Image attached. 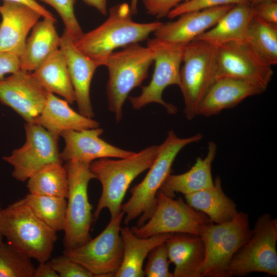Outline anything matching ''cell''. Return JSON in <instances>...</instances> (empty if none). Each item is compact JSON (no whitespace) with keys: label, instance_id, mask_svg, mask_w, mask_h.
I'll use <instances>...</instances> for the list:
<instances>
[{"label":"cell","instance_id":"6da1fadb","mask_svg":"<svg viewBox=\"0 0 277 277\" xmlns=\"http://www.w3.org/2000/svg\"><path fill=\"white\" fill-rule=\"evenodd\" d=\"M132 16L128 3L112 6L104 22L73 42L75 47L100 67L116 49L148 39L162 24L137 23Z\"/></svg>","mask_w":277,"mask_h":277},{"label":"cell","instance_id":"7a4b0ae2","mask_svg":"<svg viewBox=\"0 0 277 277\" xmlns=\"http://www.w3.org/2000/svg\"><path fill=\"white\" fill-rule=\"evenodd\" d=\"M159 149V146L152 145L126 158H103L91 163L90 170L101 183L102 188L93 214L94 221L105 208L109 210L110 218L115 217L121 212L122 203L130 184L150 167Z\"/></svg>","mask_w":277,"mask_h":277},{"label":"cell","instance_id":"3957f363","mask_svg":"<svg viewBox=\"0 0 277 277\" xmlns=\"http://www.w3.org/2000/svg\"><path fill=\"white\" fill-rule=\"evenodd\" d=\"M203 135L197 133L186 138L178 137L173 130L169 131L144 179L130 190L131 197L122 205L125 225L140 216L136 226L144 225L153 214L157 204L156 194L170 174L171 167L179 152L186 146L199 142Z\"/></svg>","mask_w":277,"mask_h":277},{"label":"cell","instance_id":"277c9868","mask_svg":"<svg viewBox=\"0 0 277 277\" xmlns=\"http://www.w3.org/2000/svg\"><path fill=\"white\" fill-rule=\"evenodd\" d=\"M0 232L7 242L38 263L50 259L57 236L34 213L24 198L2 209Z\"/></svg>","mask_w":277,"mask_h":277},{"label":"cell","instance_id":"5b68a950","mask_svg":"<svg viewBox=\"0 0 277 277\" xmlns=\"http://www.w3.org/2000/svg\"><path fill=\"white\" fill-rule=\"evenodd\" d=\"M154 60L153 50L138 43L127 46L112 53L102 66L108 68L106 93L109 110L116 122L123 118V107L130 91L140 86L147 77Z\"/></svg>","mask_w":277,"mask_h":277},{"label":"cell","instance_id":"8992f818","mask_svg":"<svg viewBox=\"0 0 277 277\" xmlns=\"http://www.w3.org/2000/svg\"><path fill=\"white\" fill-rule=\"evenodd\" d=\"M252 234L248 215L243 212L227 222L206 225L200 235L205 247L201 277L229 276L231 260Z\"/></svg>","mask_w":277,"mask_h":277},{"label":"cell","instance_id":"52a82bcc","mask_svg":"<svg viewBox=\"0 0 277 277\" xmlns=\"http://www.w3.org/2000/svg\"><path fill=\"white\" fill-rule=\"evenodd\" d=\"M216 50V46L199 39L184 46L179 87L189 120L197 115L202 100L217 77Z\"/></svg>","mask_w":277,"mask_h":277},{"label":"cell","instance_id":"ba28073f","mask_svg":"<svg viewBox=\"0 0 277 277\" xmlns=\"http://www.w3.org/2000/svg\"><path fill=\"white\" fill-rule=\"evenodd\" d=\"M89 164L80 162H67L66 167L68 193L64 245L65 249L78 247L91 239L90 233L93 221L92 206L88 188L90 181L95 179Z\"/></svg>","mask_w":277,"mask_h":277},{"label":"cell","instance_id":"9c48e42d","mask_svg":"<svg viewBox=\"0 0 277 277\" xmlns=\"http://www.w3.org/2000/svg\"><path fill=\"white\" fill-rule=\"evenodd\" d=\"M125 215L121 212L110 220L95 238L83 245L63 251L71 260L81 265L93 276H115L123 260V243L120 234L121 225Z\"/></svg>","mask_w":277,"mask_h":277},{"label":"cell","instance_id":"30bf717a","mask_svg":"<svg viewBox=\"0 0 277 277\" xmlns=\"http://www.w3.org/2000/svg\"><path fill=\"white\" fill-rule=\"evenodd\" d=\"M147 46L154 53L153 73L150 83L142 87L138 96H129L130 102L134 110H140L150 103H157L164 107L168 113L175 114L176 107L166 103L162 94L167 87L180 85L185 46L167 43L154 37L148 39Z\"/></svg>","mask_w":277,"mask_h":277},{"label":"cell","instance_id":"8fae6325","mask_svg":"<svg viewBox=\"0 0 277 277\" xmlns=\"http://www.w3.org/2000/svg\"><path fill=\"white\" fill-rule=\"evenodd\" d=\"M277 220L264 214L256 221L252 234L231 260L229 276L263 272L277 275Z\"/></svg>","mask_w":277,"mask_h":277},{"label":"cell","instance_id":"7c38bea8","mask_svg":"<svg viewBox=\"0 0 277 277\" xmlns=\"http://www.w3.org/2000/svg\"><path fill=\"white\" fill-rule=\"evenodd\" d=\"M157 204L151 217L142 226L131 229L137 237L147 238L164 233H186L200 236L204 227L211 222L181 198L173 200L161 191L156 194Z\"/></svg>","mask_w":277,"mask_h":277},{"label":"cell","instance_id":"4fadbf2b","mask_svg":"<svg viewBox=\"0 0 277 277\" xmlns=\"http://www.w3.org/2000/svg\"><path fill=\"white\" fill-rule=\"evenodd\" d=\"M25 128L24 144L3 157V160L13 167V177L23 182L45 166L63 162L58 149L60 136L35 123H26Z\"/></svg>","mask_w":277,"mask_h":277},{"label":"cell","instance_id":"5bb4252c","mask_svg":"<svg viewBox=\"0 0 277 277\" xmlns=\"http://www.w3.org/2000/svg\"><path fill=\"white\" fill-rule=\"evenodd\" d=\"M217 77H231L251 82L265 91L273 74L272 66L245 41L216 46Z\"/></svg>","mask_w":277,"mask_h":277},{"label":"cell","instance_id":"9a60e30c","mask_svg":"<svg viewBox=\"0 0 277 277\" xmlns=\"http://www.w3.org/2000/svg\"><path fill=\"white\" fill-rule=\"evenodd\" d=\"M48 92L31 72L19 70L0 78V102L10 107L26 123H34Z\"/></svg>","mask_w":277,"mask_h":277},{"label":"cell","instance_id":"2e32d148","mask_svg":"<svg viewBox=\"0 0 277 277\" xmlns=\"http://www.w3.org/2000/svg\"><path fill=\"white\" fill-rule=\"evenodd\" d=\"M103 133V129L100 127L63 132L61 136L64 140L65 146L60 153L62 161L90 164L93 161L100 159L126 158L135 153L102 140L100 136Z\"/></svg>","mask_w":277,"mask_h":277},{"label":"cell","instance_id":"e0dca14e","mask_svg":"<svg viewBox=\"0 0 277 277\" xmlns=\"http://www.w3.org/2000/svg\"><path fill=\"white\" fill-rule=\"evenodd\" d=\"M233 6H222L184 13L174 21L162 23L154 32V37L185 46L213 27Z\"/></svg>","mask_w":277,"mask_h":277},{"label":"cell","instance_id":"ac0fdd59","mask_svg":"<svg viewBox=\"0 0 277 277\" xmlns=\"http://www.w3.org/2000/svg\"><path fill=\"white\" fill-rule=\"evenodd\" d=\"M0 51L22 55L29 31L42 17L23 4L4 1L0 5Z\"/></svg>","mask_w":277,"mask_h":277},{"label":"cell","instance_id":"d6986e66","mask_svg":"<svg viewBox=\"0 0 277 277\" xmlns=\"http://www.w3.org/2000/svg\"><path fill=\"white\" fill-rule=\"evenodd\" d=\"M60 48L65 57L79 113L93 118L94 113L90 100V85L99 66L75 47L65 31L61 36Z\"/></svg>","mask_w":277,"mask_h":277},{"label":"cell","instance_id":"ffe728a7","mask_svg":"<svg viewBox=\"0 0 277 277\" xmlns=\"http://www.w3.org/2000/svg\"><path fill=\"white\" fill-rule=\"evenodd\" d=\"M265 91L255 84L243 79L219 77L209 89L199 107L197 115L211 116L236 106L246 98Z\"/></svg>","mask_w":277,"mask_h":277},{"label":"cell","instance_id":"44dd1931","mask_svg":"<svg viewBox=\"0 0 277 277\" xmlns=\"http://www.w3.org/2000/svg\"><path fill=\"white\" fill-rule=\"evenodd\" d=\"M165 244L169 261L174 265L173 277H201L205 247L200 236L172 233Z\"/></svg>","mask_w":277,"mask_h":277},{"label":"cell","instance_id":"7402d4cb","mask_svg":"<svg viewBox=\"0 0 277 277\" xmlns=\"http://www.w3.org/2000/svg\"><path fill=\"white\" fill-rule=\"evenodd\" d=\"M34 123L58 136L66 131H80L100 126L98 122L76 112L66 100L51 93H48L46 103Z\"/></svg>","mask_w":277,"mask_h":277},{"label":"cell","instance_id":"603a6c76","mask_svg":"<svg viewBox=\"0 0 277 277\" xmlns=\"http://www.w3.org/2000/svg\"><path fill=\"white\" fill-rule=\"evenodd\" d=\"M217 146L215 143H208L207 153L204 158L198 157L194 165L186 172L169 174L160 188L167 196L173 198L175 193L186 195L212 187L214 184L212 163L215 157Z\"/></svg>","mask_w":277,"mask_h":277},{"label":"cell","instance_id":"cb8c5ba5","mask_svg":"<svg viewBox=\"0 0 277 277\" xmlns=\"http://www.w3.org/2000/svg\"><path fill=\"white\" fill-rule=\"evenodd\" d=\"M56 22L43 18L33 26L19 57L20 70L33 72L60 49L61 36L54 25Z\"/></svg>","mask_w":277,"mask_h":277},{"label":"cell","instance_id":"d4e9b609","mask_svg":"<svg viewBox=\"0 0 277 277\" xmlns=\"http://www.w3.org/2000/svg\"><path fill=\"white\" fill-rule=\"evenodd\" d=\"M172 233L154 235L147 238L136 236L126 226L120 229L123 243L121 265L115 277H144L143 265L150 251L155 246L165 243Z\"/></svg>","mask_w":277,"mask_h":277},{"label":"cell","instance_id":"484cf974","mask_svg":"<svg viewBox=\"0 0 277 277\" xmlns=\"http://www.w3.org/2000/svg\"><path fill=\"white\" fill-rule=\"evenodd\" d=\"M254 15L250 4L233 6L211 28L195 39L217 46L231 42L244 41L248 26Z\"/></svg>","mask_w":277,"mask_h":277},{"label":"cell","instance_id":"4316f807","mask_svg":"<svg viewBox=\"0 0 277 277\" xmlns=\"http://www.w3.org/2000/svg\"><path fill=\"white\" fill-rule=\"evenodd\" d=\"M185 198L189 205L215 224L229 221L239 212L234 202L224 193L219 176L212 187L185 195Z\"/></svg>","mask_w":277,"mask_h":277},{"label":"cell","instance_id":"83f0119b","mask_svg":"<svg viewBox=\"0 0 277 277\" xmlns=\"http://www.w3.org/2000/svg\"><path fill=\"white\" fill-rule=\"evenodd\" d=\"M31 73L48 93L60 95L69 104L75 101L65 57L60 48Z\"/></svg>","mask_w":277,"mask_h":277},{"label":"cell","instance_id":"f1b7e54d","mask_svg":"<svg viewBox=\"0 0 277 277\" xmlns=\"http://www.w3.org/2000/svg\"><path fill=\"white\" fill-rule=\"evenodd\" d=\"M27 187L29 193L67 199L68 181L66 167L63 163L48 164L27 181Z\"/></svg>","mask_w":277,"mask_h":277},{"label":"cell","instance_id":"f546056e","mask_svg":"<svg viewBox=\"0 0 277 277\" xmlns=\"http://www.w3.org/2000/svg\"><path fill=\"white\" fill-rule=\"evenodd\" d=\"M244 41L270 65L277 64V25L267 22L254 14L248 26Z\"/></svg>","mask_w":277,"mask_h":277},{"label":"cell","instance_id":"4dcf8cb0","mask_svg":"<svg viewBox=\"0 0 277 277\" xmlns=\"http://www.w3.org/2000/svg\"><path fill=\"white\" fill-rule=\"evenodd\" d=\"M25 200L36 215L55 232L64 231L67 200L63 197L27 194Z\"/></svg>","mask_w":277,"mask_h":277},{"label":"cell","instance_id":"1f68e13d","mask_svg":"<svg viewBox=\"0 0 277 277\" xmlns=\"http://www.w3.org/2000/svg\"><path fill=\"white\" fill-rule=\"evenodd\" d=\"M31 259L7 242L0 243V277H32Z\"/></svg>","mask_w":277,"mask_h":277},{"label":"cell","instance_id":"d6a6232c","mask_svg":"<svg viewBox=\"0 0 277 277\" xmlns=\"http://www.w3.org/2000/svg\"><path fill=\"white\" fill-rule=\"evenodd\" d=\"M42 1L53 7L61 16L65 30L73 42L84 32L75 16L74 6L75 0H35Z\"/></svg>","mask_w":277,"mask_h":277},{"label":"cell","instance_id":"836d02e7","mask_svg":"<svg viewBox=\"0 0 277 277\" xmlns=\"http://www.w3.org/2000/svg\"><path fill=\"white\" fill-rule=\"evenodd\" d=\"M148 261L144 269L147 277H173L169 270L170 261L165 243L154 247L147 256Z\"/></svg>","mask_w":277,"mask_h":277},{"label":"cell","instance_id":"e575fe53","mask_svg":"<svg viewBox=\"0 0 277 277\" xmlns=\"http://www.w3.org/2000/svg\"><path fill=\"white\" fill-rule=\"evenodd\" d=\"M250 3L251 0H189L177 5L170 11L167 17L172 19L188 12L222 6Z\"/></svg>","mask_w":277,"mask_h":277},{"label":"cell","instance_id":"d590c367","mask_svg":"<svg viewBox=\"0 0 277 277\" xmlns=\"http://www.w3.org/2000/svg\"><path fill=\"white\" fill-rule=\"evenodd\" d=\"M59 277H92V274L64 254L49 261Z\"/></svg>","mask_w":277,"mask_h":277},{"label":"cell","instance_id":"8d00e7d4","mask_svg":"<svg viewBox=\"0 0 277 277\" xmlns=\"http://www.w3.org/2000/svg\"><path fill=\"white\" fill-rule=\"evenodd\" d=\"M188 1L143 0V3L148 14L160 18L167 16L170 11L182 2Z\"/></svg>","mask_w":277,"mask_h":277},{"label":"cell","instance_id":"74e56055","mask_svg":"<svg viewBox=\"0 0 277 277\" xmlns=\"http://www.w3.org/2000/svg\"><path fill=\"white\" fill-rule=\"evenodd\" d=\"M252 6L255 15L267 22L277 25V1H264Z\"/></svg>","mask_w":277,"mask_h":277},{"label":"cell","instance_id":"f35d334b","mask_svg":"<svg viewBox=\"0 0 277 277\" xmlns=\"http://www.w3.org/2000/svg\"><path fill=\"white\" fill-rule=\"evenodd\" d=\"M20 70L19 57L11 53L0 51V78Z\"/></svg>","mask_w":277,"mask_h":277},{"label":"cell","instance_id":"ab89813d","mask_svg":"<svg viewBox=\"0 0 277 277\" xmlns=\"http://www.w3.org/2000/svg\"><path fill=\"white\" fill-rule=\"evenodd\" d=\"M38 263V265L35 267L32 277H59L49 260Z\"/></svg>","mask_w":277,"mask_h":277},{"label":"cell","instance_id":"60d3db41","mask_svg":"<svg viewBox=\"0 0 277 277\" xmlns=\"http://www.w3.org/2000/svg\"><path fill=\"white\" fill-rule=\"evenodd\" d=\"M16 2L27 5L37 11L43 18H47L56 22L53 14L35 0H4V1Z\"/></svg>","mask_w":277,"mask_h":277},{"label":"cell","instance_id":"b9f144b4","mask_svg":"<svg viewBox=\"0 0 277 277\" xmlns=\"http://www.w3.org/2000/svg\"><path fill=\"white\" fill-rule=\"evenodd\" d=\"M88 5L95 8L102 14H107V0H83Z\"/></svg>","mask_w":277,"mask_h":277},{"label":"cell","instance_id":"7bdbcfd3","mask_svg":"<svg viewBox=\"0 0 277 277\" xmlns=\"http://www.w3.org/2000/svg\"><path fill=\"white\" fill-rule=\"evenodd\" d=\"M138 0H131L129 5L132 15L137 14Z\"/></svg>","mask_w":277,"mask_h":277},{"label":"cell","instance_id":"ee69618b","mask_svg":"<svg viewBox=\"0 0 277 277\" xmlns=\"http://www.w3.org/2000/svg\"><path fill=\"white\" fill-rule=\"evenodd\" d=\"M264 1H267V0H251L250 5L252 6L258 3H260L261 2ZM272 1H277V0H272Z\"/></svg>","mask_w":277,"mask_h":277},{"label":"cell","instance_id":"f6af8a7d","mask_svg":"<svg viewBox=\"0 0 277 277\" xmlns=\"http://www.w3.org/2000/svg\"><path fill=\"white\" fill-rule=\"evenodd\" d=\"M2 210V208L1 207V204H0V217H1V214ZM3 236L1 234V232H0V243L3 242Z\"/></svg>","mask_w":277,"mask_h":277}]
</instances>
